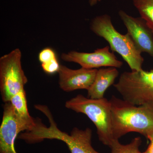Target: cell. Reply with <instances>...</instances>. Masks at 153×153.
I'll use <instances>...</instances> for the list:
<instances>
[{
    "label": "cell",
    "mask_w": 153,
    "mask_h": 153,
    "mask_svg": "<svg viewBox=\"0 0 153 153\" xmlns=\"http://www.w3.org/2000/svg\"><path fill=\"white\" fill-rule=\"evenodd\" d=\"M97 70L82 67L72 69L60 65L58 72L59 86L66 92L78 89L88 90L94 81Z\"/></svg>",
    "instance_id": "10"
},
{
    "label": "cell",
    "mask_w": 153,
    "mask_h": 153,
    "mask_svg": "<svg viewBox=\"0 0 153 153\" xmlns=\"http://www.w3.org/2000/svg\"><path fill=\"white\" fill-rule=\"evenodd\" d=\"M113 134L114 140L130 132L146 137L153 134V103L134 105L112 96L111 98Z\"/></svg>",
    "instance_id": "2"
},
{
    "label": "cell",
    "mask_w": 153,
    "mask_h": 153,
    "mask_svg": "<svg viewBox=\"0 0 153 153\" xmlns=\"http://www.w3.org/2000/svg\"><path fill=\"white\" fill-rule=\"evenodd\" d=\"M56 58L57 57L55 51L49 47L41 50L38 55V59L41 64L47 63Z\"/></svg>",
    "instance_id": "16"
},
{
    "label": "cell",
    "mask_w": 153,
    "mask_h": 153,
    "mask_svg": "<svg viewBox=\"0 0 153 153\" xmlns=\"http://www.w3.org/2000/svg\"><path fill=\"white\" fill-rule=\"evenodd\" d=\"M101 1V0H88V3H89L90 6L92 7V6L95 5Z\"/></svg>",
    "instance_id": "18"
},
{
    "label": "cell",
    "mask_w": 153,
    "mask_h": 153,
    "mask_svg": "<svg viewBox=\"0 0 153 153\" xmlns=\"http://www.w3.org/2000/svg\"><path fill=\"white\" fill-rule=\"evenodd\" d=\"M119 16L140 51L148 53L153 57V31L141 17L130 16L123 10L119 12Z\"/></svg>",
    "instance_id": "9"
},
{
    "label": "cell",
    "mask_w": 153,
    "mask_h": 153,
    "mask_svg": "<svg viewBox=\"0 0 153 153\" xmlns=\"http://www.w3.org/2000/svg\"><path fill=\"white\" fill-rule=\"evenodd\" d=\"M113 85L123 99L131 104L153 103V70L125 71Z\"/></svg>",
    "instance_id": "5"
},
{
    "label": "cell",
    "mask_w": 153,
    "mask_h": 153,
    "mask_svg": "<svg viewBox=\"0 0 153 153\" xmlns=\"http://www.w3.org/2000/svg\"><path fill=\"white\" fill-rule=\"evenodd\" d=\"M132 1L141 18L153 31V0H132Z\"/></svg>",
    "instance_id": "13"
},
{
    "label": "cell",
    "mask_w": 153,
    "mask_h": 153,
    "mask_svg": "<svg viewBox=\"0 0 153 153\" xmlns=\"http://www.w3.org/2000/svg\"><path fill=\"white\" fill-rule=\"evenodd\" d=\"M60 65L59 64L57 58L47 62L42 63L41 67L43 71L47 74H52L57 72L60 69Z\"/></svg>",
    "instance_id": "15"
},
{
    "label": "cell",
    "mask_w": 153,
    "mask_h": 153,
    "mask_svg": "<svg viewBox=\"0 0 153 153\" xmlns=\"http://www.w3.org/2000/svg\"><path fill=\"white\" fill-rule=\"evenodd\" d=\"M147 138L149 140L150 143L146 150L143 153H153V134L149 135Z\"/></svg>",
    "instance_id": "17"
},
{
    "label": "cell",
    "mask_w": 153,
    "mask_h": 153,
    "mask_svg": "<svg viewBox=\"0 0 153 153\" xmlns=\"http://www.w3.org/2000/svg\"><path fill=\"white\" fill-rule=\"evenodd\" d=\"M109 49V46H106L97 49L91 53L72 51L63 53L61 58L66 62L78 63L81 67L88 69L104 67L120 68L123 62L118 60L114 52H111Z\"/></svg>",
    "instance_id": "8"
},
{
    "label": "cell",
    "mask_w": 153,
    "mask_h": 153,
    "mask_svg": "<svg viewBox=\"0 0 153 153\" xmlns=\"http://www.w3.org/2000/svg\"><path fill=\"white\" fill-rule=\"evenodd\" d=\"M22 57L21 50L17 48L0 58V90L5 103L24 90L28 82L22 68Z\"/></svg>",
    "instance_id": "6"
},
{
    "label": "cell",
    "mask_w": 153,
    "mask_h": 153,
    "mask_svg": "<svg viewBox=\"0 0 153 153\" xmlns=\"http://www.w3.org/2000/svg\"><path fill=\"white\" fill-rule=\"evenodd\" d=\"M90 29L108 43L112 52L119 54L131 71L143 70L144 58L142 52L128 33L123 35L116 30L109 15L104 14L95 17L91 23Z\"/></svg>",
    "instance_id": "3"
},
{
    "label": "cell",
    "mask_w": 153,
    "mask_h": 153,
    "mask_svg": "<svg viewBox=\"0 0 153 153\" xmlns=\"http://www.w3.org/2000/svg\"><path fill=\"white\" fill-rule=\"evenodd\" d=\"M32 128L17 116L10 102H5L0 127V153H17L15 146L17 136Z\"/></svg>",
    "instance_id": "7"
},
{
    "label": "cell",
    "mask_w": 153,
    "mask_h": 153,
    "mask_svg": "<svg viewBox=\"0 0 153 153\" xmlns=\"http://www.w3.org/2000/svg\"><path fill=\"white\" fill-rule=\"evenodd\" d=\"M10 102L17 116L33 128L35 125V119L30 115L28 111L25 89L13 96Z\"/></svg>",
    "instance_id": "12"
},
{
    "label": "cell",
    "mask_w": 153,
    "mask_h": 153,
    "mask_svg": "<svg viewBox=\"0 0 153 153\" xmlns=\"http://www.w3.org/2000/svg\"><path fill=\"white\" fill-rule=\"evenodd\" d=\"M66 108L84 114L94 124L99 140L109 147L114 140L113 134L111 105L104 98L92 99L78 94L66 102Z\"/></svg>",
    "instance_id": "4"
},
{
    "label": "cell",
    "mask_w": 153,
    "mask_h": 153,
    "mask_svg": "<svg viewBox=\"0 0 153 153\" xmlns=\"http://www.w3.org/2000/svg\"><path fill=\"white\" fill-rule=\"evenodd\" d=\"M117 68L108 67L98 69L92 85L87 90L88 97L92 99H100L104 97L107 89L114 85L119 75Z\"/></svg>",
    "instance_id": "11"
},
{
    "label": "cell",
    "mask_w": 153,
    "mask_h": 153,
    "mask_svg": "<svg viewBox=\"0 0 153 153\" xmlns=\"http://www.w3.org/2000/svg\"><path fill=\"white\" fill-rule=\"evenodd\" d=\"M141 143L140 137L134 138L126 145L122 144L118 140H114L109 147L111 149V153H143L141 152L139 149Z\"/></svg>",
    "instance_id": "14"
},
{
    "label": "cell",
    "mask_w": 153,
    "mask_h": 153,
    "mask_svg": "<svg viewBox=\"0 0 153 153\" xmlns=\"http://www.w3.org/2000/svg\"><path fill=\"white\" fill-rule=\"evenodd\" d=\"M37 108L47 117L49 126H46L40 119H36L33 128L22 134V139L25 142L31 144L45 139L57 140L66 143L70 153H100L96 151L91 144V129L88 128L82 130L74 128L69 134L58 128L48 107L39 105Z\"/></svg>",
    "instance_id": "1"
}]
</instances>
